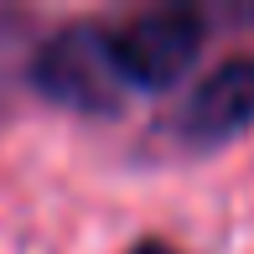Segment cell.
Returning a JSON list of instances; mask_svg holds the SVG:
<instances>
[{
	"instance_id": "cell-1",
	"label": "cell",
	"mask_w": 254,
	"mask_h": 254,
	"mask_svg": "<svg viewBox=\"0 0 254 254\" xmlns=\"http://www.w3.org/2000/svg\"><path fill=\"white\" fill-rule=\"evenodd\" d=\"M109 47L125 88H171L202 47V21L192 10H151L109 37Z\"/></svg>"
},
{
	"instance_id": "cell-2",
	"label": "cell",
	"mask_w": 254,
	"mask_h": 254,
	"mask_svg": "<svg viewBox=\"0 0 254 254\" xmlns=\"http://www.w3.org/2000/svg\"><path fill=\"white\" fill-rule=\"evenodd\" d=\"M37 83L42 94L78 104V109H104L114 104V94L125 88L120 67H114V47L99 31H63L47 42V52L37 57Z\"/></svg>"
},
{
	"instance_id": "cell-4",
	"label": "cell",
	"mask_w": 254,
	"mask_h": 254,
	"mask_svg": "<svg viewBox=\"0 0 254 254\" xmlns=\"http://www.w3.org/2000/svg\"><path fill=\"white\" fill-rule=\"evenodd\" d=\"M130 254H171V249H166V244H135Z\"/></svg>"
},
{
	"instance_id": "cell-3",
	"label": "cell",
	"mask_w": 254,
	"mask_h": 254,
	"mask_svg": "<svg viewBox=\"0 0 254 254\" xmlns=\"http://www.w3.org/2000/svg\"><path fill=\"white\" fill-rule=\"evenodd\" d=\"M249 120H254V63L249 57L223 63L197 94H192V104H187V130L197 135V140L239 135Z\"/></svg>"
}]
</instances>
